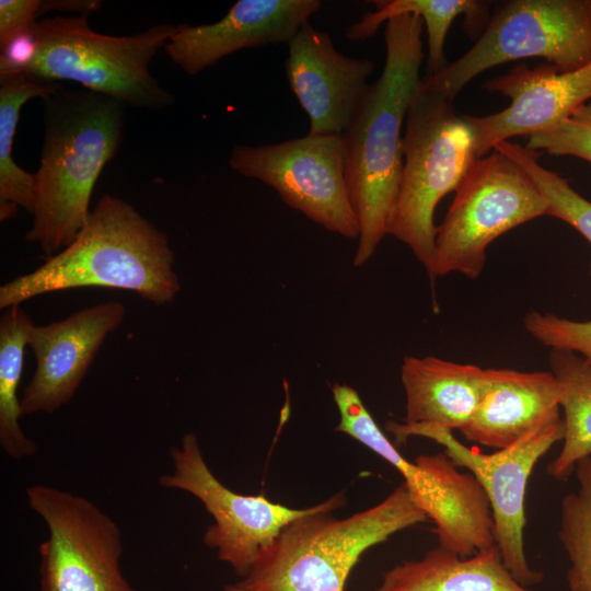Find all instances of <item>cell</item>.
Returning a JSON list of instances; mask_svg holds the SVG:
<instances>
[{"label": "cell", "instance_id": "52a82bcc", "mask_svg": "<svg viewBox=\"0 0 591 591\" xmlns=\"http://www.w3.org/2000/svg\"><path fill=\"white\" fill-rule=\"evenodd\" d=\"M332 392L339 412L336 430L399 472L417 506L433 521L439 546L462 557L496 546L489 502L474 475L460 472L444 453L407 461L381 431L355 389L334 384Z\"/></svg>", "mask_w": 591, "mask_h": 591}, {"label": "cell", "instance_id": "ac0fdd59", "mask_svg": "<svg viewBox=\"0 0 591 591\" xmlns=\"http://www.w3.org/2000/svg\"><path fill=\"white\" fill-rule=\"evenodd\" d=\"M560 395L552 371L484 369L479 403L460 431L471 442L498 450L507 448L560 416Z\"/></svg>", "mask_w": 591, "mask_h": 591}, {"label": "cell", "instance_id": "cb8c5ba5", "mask_svg": "<svg viewBox=\"0 0 591 591\" xmlns=\"http://www.w3.org/2000/svg\"><path fill=\"white\" fill-rule=\"evenodd\" d=\"M33 324L21 305L5 309L0 318V445L16 460L32 456L38 449L20 426L23 414L18 397L24 350Z\"/></svg>", "mask_w": 591, "mask_h": 591}, {"label": "cell", "instance_id": "9c48e42d", "mask_svg": "<svg viewBox=\"0 0 591 591\" xmlns=\"http://www.w3.org/2000/svg\"><path fill=\"white\" fill-rule=\"evenodd\" d=\"M547 212L548 201L528 172L493 150L475 161L437 227L429 276L477 278L493 241Z\"/></svg>", "mask_w": 591, "mask_h": 591}, {"label": "cell", "instance_id": "44dd1931", "mask_svg": "<svg viewBox=\"0 0 591 591\" xmlns=\"http://www.w3.org/2000/svg\"><path fill=\"white\" fill-rule=\"evenodd\" d=\"M373 3L376 10L349 25L345 36L350 40H366L390 19L417 14L427 32V76H433L449 65L444 44L450 26L459 15H464L465 33L476 39L491 16V2L485 0H380Z\"/></svg>", "mask_w": 591, "mask_h": 591}, {"label": "cell", "instance_id": "7a4b0ae2", "mask_svg": "<svg viewBox=\"0 0 591 591\" xmlns=\"http://www.w3.org/2000/svg\"><path fill=\"white\" fill-rule=\"evenodd\" d=\"M85 287L131 291L155 305L172 303L181 285L167 235L130 204L105 194L68 246L0 287V309Z\"/></svg>", "mask_w": 591, "mask_h": 591}, {"label": "cell", "instance_id": "d6986e66", "mask_svg": "<svg viewBox=\"0 0 591 591\" xmlns=\"http://www.w3.org/2000/svg\"><path fill=\"white\" fill-rule=\"evenodd\" d=\"M484 369L427 356L404 358L405 424L437 425L453 431L473 417L482 395Z\"/></svg>", "mask_w": 591, "mask_h": 591}, {"label": "cell", "instance_id": "4fadbf2b", "mask_svg": "<svg viewBox=\"0 0 591 591\" xmlns=\"http://www.w3.org/2000/svg\"><path fill=\"white\" fill-rule=\"evenodd\" d=\"M174 471L159 483L164 488L189 493L199 499L215 522L204 535L220 560L244 578L259 553L293 520L315 508L293 509L263 496L240 495L225 487L207 465L197 437L189 432L181 448L171 449Z\"/></svg>", "mask_w": 591, "mask_h": 591}, {"label": "cell", "instance_id": "5bb4252c", "mask_svg": "<svg viewBox=\"0 0 591 591\" xmlns=\"http://www.w3.org/2000/svg\"><path fill=\"white\" fill-rule=\"evenodd\" d=\"M126 308L107 301L63 320L33 324L27 336L36 369L21 398L22 414H51L76 394L108 334L123 323Z\"/></svg>", "mask_w": 591, "mask_h": 591}, {"label": "cell", "instance_id": "ba28073f", "mask_svg": "<svg viewBox=\"0 0 591 591\" xmlns=\"http://www.w3.org/2000/svg\"><path fill=\"white\" fill-rule=\"evenodd\" d=\"M535 57L561 71L591 62V0L499 1L475 44L421 81L454 100L485 70Z\"/></svg>", "mask_w": 591, "mask_h": 591}, {"label": "cell", "instance_id": "f1b7e54d", "mask_svg": "<svg viewBox=\"0 0 591 591\" xmlns=\"http://www.w3.org/2000/svg\"><path fill=\"white\" fill-rule=\"evenodd\" d=\"M40 4V0L0 1V47L36 23Z\"/></svg>", "mask_w": 591, "mask_h": 591}, {"label": "cell", "instance_id": "9a60e30c", "mask_svg": "<svg viewBox=\"0 0 591 591\" xmlns=\"http://www.w3.org/2000/svg\"><path fill=\"white\" fill-rule=\"evenodd\" d=\"M484 89L510 99V104L486 116L465 115L475 132L478 158L512 137L544 130L587 104L591 100V62L571 71L549 63L534 68L519 63L487 80Z\"/></svg>", "mask_w": 591, "mask_h": 591}, {"label": "cell", "instance_id": "7c38bea8", "mask_svg": "<svg viewBox=\"0 0 591 591\" xmlns=\"http://www.w3.org/2000/svg\"><path fill=\"white\" fill-rule=\"evenodd\" d=\"M230 167L274 188L289 207L325 230L359 237L346 182L343 135H311L260 146H235Z\"/></svg>", "mask_w": 591, "mask_h": 591}, {"label": "cell", "instance_id": "8fae6325", "mask_svg": "<svg viewBox=\"0 0 591 591\" xmlns=\"http://www.w3.org/2000/svg\"><path fill=\"white\" fill-rule=\"evenodd\" d=\"M48 528L40 543V591H136L120 569L121 533L89 499L45 485L26 489Z\"/></svg>", "mask_w": 591, "mask_h": 591}, {"label": "cell", "instance_id": "7402d4cb", "mask_svg": "<svg viewBox=\"0 0 591 591\" xmlns=\"http://www.w3.org/2000/svg\"><path fill=\"white\" fill-rule=\"evenodd\" d=\"M549 363L560 386L565 433L558 455L547 466L549 476L566 480L581 460L591 456V364L581 356L552 349Z\"/></svg>", "mask_w": 591, "mask_h": 591}, {"label": "cell", "instance_id": "4316f807", "mask_svg": "<svg viewBox=\"0 0 591 591\" xmlns=\"http://www.w3.org/2000/svg\"><path fill=\"white\" fill-rule=\"evenodd\" d=\"M552 155H572L591 162V103L578 107L568 117L528 137L525 146Z\"/></svg>", "mask_w": 591, "mask_h": 591}, {"label": "cell", "instance_id": "3957f363", "mask_svg": "<svg viewBox=\"0 0 591 591\" xmlns=\"http://www.w3.org/2000/svg\"><path fill=\"white\" fill-rule=\"evenodd\" d=\"M126 106L86 89H60L44 100V142L34 173L33 223L25 240L47 257L86 223L104 166L126 134Z\"/></svg>", "mask_w": 591, "mask_h": 591}, {"label": "cell", "instance_id": "e0dca14e", "mask_svg": "<svg viewBox=\"0 0 591 591\" xmlns=\"http://www.w3.org/2000/svg\"><path fill=\"white\" fill-rule=\"evenodd\" d=\"M322 7L320 0H239L210 24H178L163 47L186 74L196 76L243 49L288 44Z\"/></svg>", "mask_w": 591, "mask_h": 591}, {"label": "cell", "instance_id": "30bf717a", "mask_svg": "<svg viewBox=\"0 0 591 591\" xmlns=\"http://www.w3.org/2000/svg\"><path fill=\"white\" fill-rule=\"evenodd\" d=\"M387 430L397 441L424 437L444 448L453 463L475 476L482 486L491 511L496 546L514 579L531 588L543 580L533 570L525 555V495L530 476L537 462L565 433L560 416L540 425L513 444L494 453H483L461 443L452 430L437 425L390 422Z\"/></svg>", "mask_w": 591, "mask_h": 591}, {"label": "cell", "instance_id": "277c9868", "mask_svg": "<svg viewBox=\"0 0 591 591\" xmlns=\"http://www.w3.org/2000/svg\"><path fill=\"white\" fill-rule=\"evenodd\" d=\"M341 494L286 525L265 547L248 573L223 591H345L361 555L391 535L428 518L405 483L380 503L345 519L331 512Z\"/></svg>", "mask_w": 591, "mask_h": 591}, {"label": "cell", "instance_id": "8992f818", "mask_svg": "<svg viewBox=\"0 0 591 591\" xmlns=\"http://www.w3.org/2000/svg\"><path fill=\"white\" fill-rule=\"evenodd\" d=\"M454 100L420 81L407 109L403 170L387 234L406 244L430 270L439 201L455 192L475 161V132Z\"/></svg>", "mask_w": 591, "mask_h": 591}, {"label": "cell", "instance_id": "6da1fadb", "mask_svg": "<svg viewBox=\"0 0 591 591\" xmlns=\"http://www.w3.org/2000/svg\"><path fill=\"white\" fill-rule=\"evenodd\" d=\"M422 19L414 13L385 23V63L343 134L346 182L359 223L354 266L367 263L387 235L403 170V124L421 81Z\"/></svg>", "mask_w": 591, "mask_h": 591}, {"label": "cell", "instance_id": "2e32d148", "mask_svg": "<svg viewBox=\"0 0 591 591\" xmlns=\"http://www.w3.org/2000/svg\"><path fill=\"white\" fill-rule=\"evenodd\" d=\"M287 45L286 74L309 116V134L343 135L370 88L373 62L343 55L311 21Z\"/></svg>", "mask_w": 591, "mask_h": 591}, {"label": "cell", "instance_id": "5b68a950", "mask_svg": "<svg viewBox=\"0 0 591 591\" xmlns=\"http://www.w3.org/2000/svg\"><path fill=\"white\" fill-rule=\"evenodd\" d=\"M176 25L161 23L129 36L97 33L88 18L57 14L32 26L36 50L24 70L45 82H73L125 106L160 111L173 94L150 72V62Z\"/></svg>", "mask_w": 591, "mask_h": 591}, {"label": "cell", "instance_id": "603a6c76", "mask_svg": "<svg viewBox=\"0 0 591 591\" xmlns=\"http://www.w3.org/2000/svg\"><path fill=\"white\" fill-rule=\"evenodd\" d=\"M62 89L61 83L37 81L20 73L0 81V220L15 216L19 208L32 215L34 173L12 158L13 140L22 106L34 97L46 100Z\"/></svg>", "mask_w": 591, "mask_h": 591}, {"label": "cell", "instance_id": "83f0119b", "mask_svg": "<svg viewBox=\"0 0 591 591\" xmlns=\"http://www.w3.org/2000/svg\"><path fill=\"white\" fill-rule=\"evenodd\" d=\"M524 327L544 346L572 351L591 364V321H572L531 311L524 317Z\"/></svg>", "mask_w": 591, "mask_h": 591}, {"label": "cell", "instance_id": "484cf974", "mask_svg": "<svg viewBox=\"0 0 591 591\" xmlns=\"http://www.w3.org/2000/svg\"><path fill=\"white\" fill-rule=\"evenodd\" d=\"M494 150L528 172L548 201L547 216L570 224L591 243V201L577 193L568 179L540 164L541 152L509 140L496 144ZM589 271L591 276V265Z\"/></svg>", "mask_w": 591, "mask_h": 591}, {"label": "cell", "instance_id": "f546056e", "mask_svg": "<svg viewBox=\"0 0 591 591\" xmlns=\"http://www.w3.org/2000/svg\"><path fill=\"white\" fill-rule=\"evenodd\" d=\"M102 3L100 0H46L42 1L39 15L50 11H58L88 18L90 13L97 11Z\"/></svg>", "mask_w": 591, "mask_h": 591}, {"label": "cell", "instance_id": "ffe728a7", "mask_svg": "<svg viewBox=\"0 0 591 591\" xmlns=\"http://www.w3.org/2000/svg\"><path fill=\"white\" fill-rule=\"evenodd\" d=\"M375 591H534L519 583L494 546L462 557L438 546L389 570Z\"/></svg>", "mask_w": 591, "mask_h": 591}, {"label": "cell", "instance_id": "d4e9b609", "mask_svg": "<svg viewBox=\"0 0 591 591\" xmlns=\"http://www.w3.org/2000/svg\"><path fill=\"white\" fill-rule=\"evenodd\" d=\"M575 474L578 489L561 501L558 537L569 560L567 591H591V456Z\"/></svg>", "mask_w": 591, "mask_h": 591}]
</instances>
